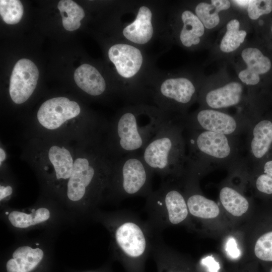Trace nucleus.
I'll return each mask as SVG.
<instances>
[{"label":"nucleus","instance_id":"nucleus-4","mask_svg":"<svg viewBox=\"0 0 272 272\" xmlns=\"http://www.w3.org/2000/svg\"><path fill=\"white\" fill-rule=\"evenodd\" d=\"M21 158L50 186L59 190L70 178L75 157V144L69 141L25 136Z\"/></svg>","mask_w":272,"mask_h":272},{"label":"nucleus","instance_id":"nucleus-17","mask_svg":"<svg viewBox=\"0 0 272 272\" xmlns=\"http://www.w3.org/2000/svg\"><path fill=\"white\" fill-rule=\"evenodd\" d=\"M43 251L24 246L17 248L13 254V258L6 264L7 272H30L41 261Z\"/></svg>","mask_w":272,"mask_h":272},{"label":"nucleus","instance_id":"nucleus-13","mask_svg":"<svg viewBox=\"0 0 272 272\" xmlns=\"http://www.w3.org/2000/svg\"><path fill=\"white\" fill-rule=\"evenodd\" d=\"M115 239L123 252L131 257L141 256L146 248L144 234L133 222H125L118 227L115 232Z\"/></svg>","mask_w":272,"mask_h":272},{"label":"nucleus","instance_id":"nucleus-10","mask_svg":"<svg viewBox=\"0 0 272 272\" xmlns=\"http://www.w3.org/2000/svg\"><path fill=\"white\" fill-rule=\"evenodd\" d=\"M39 77L37 67L30 59L22 58L15 65L10 80L9 94L15 104L26 103L34 92Z\"/></svg>","mask_w":272,"mask_h":272},{"label":"nucleus","instance_id":"nucleus-34","mask_svg":"<svg viewBox=\"0 0 272 272\" xmlns=\"http://www.w3.org/2000/svg\"><path fill=\"white\" fill-rule=\"evenodd\" d=\"M211 3L220 12L228 9L230 7V2L227 0H212Z\"/></svg>","mask_w":272,"mask_h":272},{"label":"nucleus","instance_id":"nucleus-14","mask_svg":"<svg viewBox=\"0 0 272 272\" xmlns=\"http://www.w3.org/2000/svg\"><path fill=\"white\" fill-rule=\"evenodd\" d=\"M152 17L149 8L146 6L140 7L135 20L123 29V36L135 43L144 44L148 42L153 34Z\"/></svg>","mask_w":272,"mask_h":272},{"label":"nucleus","instance_id":"nucleus-36","mask_svg":"<svg viewBox=\"0 0 272 272\" xmlns=\"http://www.w3.org/2000/svg\"><path fill=\"white\" fill-rule=\"evenodd\" d=\"M13 188L10 185L4 186L3 185H1L0 200H2L5 198L10 196L13 193Z\"/></svg>","mask_w":272,"mask_h":272},{"label":"nucleus","instance_id":"nucleus-33","mask_svg":"<svg viewBox=\"0 0 272 272\" xmlns=\"http://www.w3.org/2000/svg\"><path fill=\"white\" fill-rule=\"evenodd\" d=\"M201 263L206 266L209 272H219L220 266L218 262L212 256H208L201 260Z\"/></svg>","mask_w":272,"mask_h":272},{"label":"nucleus","instance_id":"nucleus-40","mask_svg":"<svg viewBox=\"0 0 272 272\" xmlns=\"http://www.w3.org/2000/svg\"><path fill=\"white\" fill-rule=\"evenodd\" d=\"M36 245H38L39 244L38 243H36Z\"/></svg>","mask_w":272,"mask_h":272},{"label":"nucleus","instance_id":"nucleus-18","mask_svg":"<svg viewBox=\"0 0 272 272\" xmlns=\"http://www.w3.org/2000/svg\"><path fill=\"white\" fill-rule=\"evenodd\" d=\"M157 193L164 201L171 223L178 224L185 219L188 215V207L179 191L164 187Z\"/></svg>","mask_w":272,"mask_h":272},{"label":"nucleus","instance_id":"nucleus-31","mask_svg":"<svg viewBox=\"0 0 272 272\" xmlns=\"http://www.w3.org/2000/svg\"><path fill=\"white\" fill-rule=\"evenodd\" d=\"M238 77L243 83L247 85H256L260 81V77L259 75L250 72L246 69L239 73Z\"/></svg>","mask_w":272,"mask_h":272},{"label":"nucleus","instance_id":"nucleus-27","mask_svg":"<svg viewBox=\"0 0 272 272\" xmlns=\"http://www.w3.org/2000/svg\"><path fill=\"white\" fill-rule=\"evenodd\" d=\"M219 11L213 4L201 2L195 8L196 16L201 22L204 27L211 29L217 26L220 22L218 15Z\"/></svg>","mask_w":272,"mask_h":272},{"label":"nucleus","instance_id":"nucleus-22","mask_svg":"<svg viewBox=\"0 0 272 272\" xmlns=\"http://www.w3.org/2000/svg\"><path fill=\"white\" fill-rule=\"evenodd\" d=\"M219 197L223 207L234 216H242L248 209L249 203L246 198L230 187H223L220 190Z\"/></svg>","mask_w":272,"mask_h":272},{"label":"nucleus","instance_id":"nucleus-26","mask_svg":"<svg viewBox=\"0 0 272 272\" xmlns=\"http://www.w3.org/2000/svg\"><path fill=\"white\" fill-rule=\"evenodd\" d=\"M23 12V6L20 1H0V14L3 21L8 24L14 25L19 22Z\"/></svg>","mask_w":272,"mask_h":272},{"label":"nucleus","instance_id":"nucleus-16","mask_svg":"<svg viewBox=\"0 0 272 272\" xmlns=\"http://www.w3.org/2000/svg\"><path fill=\"white\" fill-rule=\"evenodd\" d=\"M242 92L241 84L231 82L208 92L205 96V102L213 109L234 106L240 102Z\"/></svg>","mask_w":272,"mask_h":272},{"label":"nucleus","instance_id":"nucleus-1","mask_svg":"<svg viewBox=\"0 0 272 272\" xmlns=\"http://www.w3.org/2000/svg\"><path fill=\"white\" fill-rule=\"evenodd\" d=\"M109 122L85 112L79 102L65 96L50 98L25 123V136L55 139L72 143L101 142Z\"/></svg>","mask_w":272,"mask_h":272},{"label":"nucleus","instance_id":"nucleus-23","mask_svg":"<svg viewBox=\"0 0 272 272\" xmlns=\"http://www.w3.org/2000/svg\"><path fill=\"white\" fill-rule=\"evenodd\" d=\"M187 205L191 215L201 218H216L220 212L218 205L214 201L197 193L189 196Z\"/></svg>","mask_w":272,"mask_h":272},{"label":"nucleus","instance_id":"nucleus-39","mask_svg":"<svg viewBox=\"0 0 272 272\" xmlns=\"http://www.w3.org/2000/svg\"><path fill=\"white\" fill-rule=\"evenodd\" d=\"M270 272H272V268H271V269H270Z\"/></svg>","mask_w":272,"mask_h":272},{"label":"nucleus","instance_id":"nucleus-3","mask_svg":"<svg viewBox=\"0 0 272 272\" xmlns=\"http://www.w3.org/2000/svg\"><path fill=\"white\" fill-rule=\"evenodd\" d=\"M111 167L102 141L76 143L73 170L64 186L67 198L77 201L88 195L98 196L109 186Z\"/></svg>","mask_w":272,"mask_h":272},{"label":"nucleus","instance_id":"nucleus-24","mask_svg":"<svg viewBox=\"0 0 272 272\" xmlns=\"http://www.w3.org/2000/svg\"><path fill=\"white\" fill-rule=\"evenodd\" d=\"M240 23L237 19L230 21L226 25L227 31L223 37L220 45V49L224 52H231L243 42L246 36V32L240 30Z\"/></svg>","mask_w":272,"mask_h":272},{"label":"nucleus","instance_id":"nucleus-29","mask_svg":"<svg viewBox=\"0 0 272 272\" xmlns=\"http://www.w3.org/2000/svg\"><path fill=\"white\" fill-rule=\"evenodd\" d=\"M272 12V0L250 1L247 7L249 17L253 20L261 16L269 14Z\"/></svg>","mask_w":272,"mask_h":272},{"label":"nucleus","instance_id":"nucleus-20","mask_svg":"<svg viewBox=\"0 0 272 272\" xmlns=\"http://www.w3.org/2000/svg\"><path fill=\"white\" fill-rule=\"evenodd\" d=\"M57 8L65 30L72 31L80 28V21L85 17L84 11L80 6L73 1L61 0L58 2Z\"/></svg>","mask_w":272,"mask_h":272},{"label":"nucleus","instance_id":"nucleus-8","mask_svg":"<svg viewBox=\"0 0 272 272\" xmlns=\"http://www.w3.org/2000/svg\"><path fill=\"white\" fill-rule=\"evenodd\" d=\"M184 129L205 130L236 137L247 131L251 121H242L227 113L213 109H201L180 119Z\"/></svg>","mask_w":272,"mask_h":272},{"label":"nucleus","instance_id":"nucleus-19","mask_svg":"<svg viewBox=\"0 0 272 272\" xmlns=\"http://www.w3.org/2000/svg\"><path fill=\"white\" fill-rule=\"evenodd\" d=\"M183 23L180 32V39L186 47L196 45L200 41V37L205 32V27L198 18L190 11L186 10L181 15Z\"/></svg>","mask_w":272,"mask_h":272},{"label":"nucleus","instance_id":"nucleus-9","mask_svg":"<svg viewBox=\"0 0 272 272\" xmlns=\"http://www.w3.org/2000/svg\"><path fill=\"white\" fill-rule=\"evenodd\" d=\"M247 131L249 157L252 165L256 166L272 157V115L253 119Z\"/></svg>","mask_w":272,"mask_h":272},{"label":"nucleus","instance_id":"nucleus-11","mask_svg":"<svg viewBox=\"0 0 272 272\" xmlns=\"http://www.w3.org/2000/svg\"><path fill=\"white\" fill-rule=\"evenodd\" d=\"M110 60L119 75L129 78L137 74L143 63V56L137 48L126 44H116L108 50Z\"/></svg>","mask_w":272,"mask_h":272},{"label":"nucleus","instance_id":"nucleus-15","mask_svg":"<svg viewBox=\"0 0 272 272\" xmlns=\"http://www.w3.org/2000/svg\"><path fill=\"white\" fill-rule=\"evenodd\" d=\"M74 80L77 86L91 96H99L106 91L104 78L95 67L89 64H83L76 70Z\"/></svg>","mask_w":272,"mask_h":272},{"label":"nucleus","instance_id":"nucleus-5","mask_svg":"<svg viewBox=\"0 0 272 272\" xmlns=\"http://www.w3.org/2000/svg\"><path fill=\"white\" fill-rule=\"evenodd\" d=\"M184 128L180 119L169 118L141 151L152 172L162 177L187 170Z\"/></svg>","mask_w":272,"mask_h":272},{"label":"nucleus","instance_id":"nucleus-38","mask_svg":"<svg viewBox=\"0 0 272 272\" xmlns=\"http://www.w3.org/2000/svg\"><path fill=\"white\" fill-rule=\"evenodd\" d=\"M270 31H271V33L272 34V24H271V27H270Z\"/></svg>","mask_w":272,"mask_h":272},{"label":"nucleus","instance_id":"nucleus-37","mask_svg":"<svg viewBox=\"0 0 272 272\" xmlns=\"http://www.w3.org/2000/svg\"><path fill=\"white\" fill-rule=\"evenodd\" d=\"M233 2L241 7H248L250 1H234Z\"/></svg>","mask_w":272,"mask_h":272},{"label":"nucleus","instance_id":"nucleus-2","mask_svg":"<svg viewBox=\"0 0 272 272\" xmlns=\"http://www.w3.org/2000/svg\"><path fill=\"white\" fill-rule=\"evenodd\" d=\"M170 117L159 111L129 109L109 122L102 144L111 161L142 151Z\"/></svg>","mask_w":272,"mask_h":272},{"label":"nucleus","instance_id":"nucleus-30","mask_svg":"<svg viewBox=\"0 0 272 272\" xmlns=\"http://www.w3.org/2000/svg\"><path fill=\"white\" fill-rule=\"evenodd\" d=\"M256 169L259 172L255 181L257 189L261 193L272 194V177Z\"/></svg>","mask_w":272,"mask_h":272},{"label":"nucleus","instance_id":"nucleus-12","mask_svg":"<svg viewBox=\"0 0 272 272\" xmlns=\"http://www.w3.org/2000/svg\"><path fill=\"white\" fill-rule=\"evenodd\" d=\"M196 92L192 83L185 78H171L165 80L160 85L158 97L162 105L166 109L168 105H185L193 99Z\"/></svg>","mask_w":272,"mask_h":272},{"label":"nucleus","instance_id":"nucleus-7","mask_svg":"<svg viewBox=\"0 0 272 272\" xmlns=\"http://www.w3.org/2000/svg\"><path fill=\"white\" fill-rule=\"evenodd\" d=\"M152 173L141 153H129L112 161L109 186L123 196L144 194L150 190Z\"/></svg>","mask_w":272,"mask_h":272},{"label":"nucleus","instance_id":"nucleus-28","mask_svg":"<svg viewBox=\"0 0 272 272\" xmlns=\"http://www.w3.org/2000/svg\"><path fill=\"white\" fill-rule=\"evenodd\" d=\"M254 253L256 257L263 261H272V231L266 233L257 240Z\"/></svg>","mask_w":272,"mask_h":272},{"label":"nucleus","instance_id":"nucleus-6","mask_svg":"<svg viewBox=\"0 0 272 272\" xmlns=\"http://www.w3.org/2000/svg\"><path fill=\"white\" fill-rule=\"evenodd\" d=\"M184 131L188 171L193 172L208 165L236 164L238 146L235 137L205 130Z\"/></svg>","mask_w":272,"mask_h":272},{"label":"nucleus","instance_id":"nucleus-21","mask_svg":"<svg viewBox=\"0 0 272 272\" xmlns=\"http://www.w3.org/2000/svg\"><path fill=\"white\" fill-rule=\"evenodd\" d=\"M241 56L247 65L246 69L259 76L267 74L271 69L270 59L257 48L244 49Z\"/></svg>","mask_w":272,"mask_h":272},{"label":"nucleus","instance_id":"nucleus-25","mask_svg":"<svg viewBox=\"0 0 272 272\" xmlns=\"http://www.w3.org/2000/svg\"><path fill=\"white\" fill-rule=\"evenodd\" d=\"M49 217V210L44 208H41L31 214L13 211L9 215V220L12 225L15 227L26 228L45 221Z\"/></svg>","mask_w":272,"mask_h":272},{"label":"nucleus","instance_id":"nucleus-32","mask_svg":"<svg viewBox=\"0 0 272 272\" xmlns=\"http://www.w3.org/2000/svg\"><path fill=\"white\" fill-rule=\"evenodd\" d=\"M226 251L229 256L234 259L239 258L241 255V252L237 247L235 239L230 237L226 243Z\"/></svg>","mask_w":272,"mask_h":272},{"label":"nucleus","instance_id":"nucleus-35","mask_svg":"<svg viewBox=\"0 0 272 272\" xmlns=\"http://www.w3.org/2000/svg\"><path fill=\"white\" fill-rule=\"evenodd\" d=\"M8 154L6 148L4 145L1 143L0 145V167L2 169L6 166Z\"/></svg>","mask_w":272,"mask_h":272}]
</instances>
